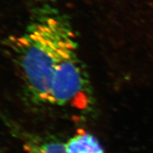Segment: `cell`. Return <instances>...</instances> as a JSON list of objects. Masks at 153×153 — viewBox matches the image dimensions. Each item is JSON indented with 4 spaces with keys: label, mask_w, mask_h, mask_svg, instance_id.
Wrapping results in <instances>:
<instances>
[{
    "label": "cell",
    "mask_w": 153,
    "mask_h": 153,
    "mask_svg": "<svg viewBox=\"0 0 153 153\" xmlns=\"http://www.w3.org/2000/svg\"><path fill=\"white\" fill-rule=\"evenodd\" d=\"M65 146V153H104L99 141L87 133H79Z\"/></svg>",
    "instance_id": "3"
},
{
    "label": "cell",
    "mask_w": 153,
    "mask_h": 153,
    "mask_svg": "<svg viewBox=\"0 0 153 153\" xmlns=\"http://www.w3.org/2000/svg\"><path fill=\"white\" fill-rule=\"evenodd\" d=\"M14 45L19 71L28 96L35 102L48 104L57 63L76 48L68 19L55 9H43Z\"/></svg>",
    "instance_id": "1"
},
{
    "label": "cell",
    "mask_w": 153,
    "mask_h": 153,
    "mask_svg": "<svg viewBox=\"0 0 153 153\" xmlns=\"http://www.w3.org/2000/svg\"><path fill=\"white\" fill-rule=\"evenodd\" d=\"M26 153H65V146L57 142L31 143L26 147Z\"/></svg>",
    "instance_id": "4"
},
{
    "label": "cell",
    "mask_w": 153,
    "mask_h": 153,
    "mask_svg": "<svg viewBox=\"0 0 153 153\" xmlns=\"http://www.w3.org/2000/svg\"><path fill=\"white\" fill-rule=\"evenodd\" d=\"M48 104L84 109L90 104V87L76 48L65 55L53 74Z\"/></svg>",
    "instance_id": "2"
}]
</instances>
